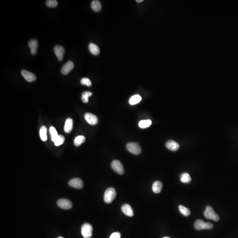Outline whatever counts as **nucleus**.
I'll return each mask as SVG.
<instances>
[{"label":"nucleus","instance_id":"f257e3e1","mask_svg":"<svg viewBox=\"0 0 238 238\" xmlns=\"http://www.w3.org/2000/svg\"><path fill=\"white\" fill-rule=\"evenodd\" d=\"M204 215L206 219L212 220L215 221H218L220 220L219 215L216 213L211 206H206L204 212Z\"/></svg>","mask_w":238,"mask_h":238},{"label":"nucleus","instance_id":"f03ea898","mask_svg":"<svg viewBox=\"0 0 238 238\" xmlns=\"http://www.w3.org/2000/svg\"><path fill=\"white\" fill-rule=\"evenodd\" d=\"M116 191L113 187H109L105 190L104 196V200L106 203H110L116 197Z\"/></svg>","mask_w":238,"mask_h":238},{"label":"nucleus","instance_id":"7ed1b4c3","mask_svg":"<svg viewBox=\"0 0 238 238\" xmlns=\"http://www.w3.org/2000/svg\"><path fill=\"white\" fill-rule=\"evenodd\" d=\"M93 227L89 223H85L81 228V234L83 238H91L92 236Z\"/></svg>","mask_w":238,"mask_h":238},{"label":"nucleus","instance_id":"20e7f679","mask_svg":"<svg viewBox=\"0 0 238 238\" xmlns=\"http://www.w3.org/2000/svg\"><path fill=\"white\" fill-rule=\"evenodd\" d=\"M126 148L129 152L135 155L139 154L142 151L141 147L138 143H128L127 144Z\"/></svg>","mask_w":238,"mask_h":238},{"label":"nucleus","instance_id":"39448f33","mask_svg":"<svg viewBox=\"0 0 238 238\" xmlns=\"http://www.w3.org/2000/svg\"><path fill=\"white\" fill-rule=\"evenodd\" d=\"M111 167L114 171L120 175H122L125 172L124 167L122 163L117 160L112 161L111 163Z\"/></svg>","mask_w":238,"mask_h":238},{"label":"nucleus","instance_id":"423d86ee","mask_svg":"<svg viewBox=\"0 0 238 238\" xmlns=\"http://www.w3.org/2000/svg\"><path fill=\"white\" fill-rule=\"evenodd\" d=\"M57 205L59 208L64 210L70 209L73 206L71 201L67 199H59L57 201Z\"/></svg>","mask_w":238,"mask_h":238},{"label":"nucleus","instance_id":"0eeeda50","mask_svg":"<svg viewBox=\"0 0 238 238\" xmlns=\"http://www.w3.org/2000/svg\"><path fill=\"white\" fill-rule=\"evenodd\" d=\"M68 185L72 187L80 189L83 187V183L81 179L76 178L70 180L69 181Z\"/></svg>","mask_w":238,"mask_h":238},{"label":"nucleus","instance_id":"6e6552de","mask_svg":"<svg viewBox=\"0 0 238 238\" xmlns=\"http://www.w3.org/2000/svg\"><path fill=\"white\" fill-rule=\"evenodd\" d=\"M84 118L86 122L92 125H96L98 123L97 117L91 113H86L84 115Z\"/></svg>","mask_w":238,"mask_h":238},{"label":"nucleus","instance_id":"1a4fd4ad","mask_svg":"<svg viewBox=\"0 0 238 238\" xmlns=\"http://www.w3.org/2000/svg\"><path fill=\"white\" fill-rule=\"evenodd\" d=\"M54 51L59 61H62L63 58L65 53V50L63 47L59 45H57L54 47Z\"/></svg>","mask_w":238,"mask_h":238},{"label":"nucleus","instance_id":"9d476101","mask_svg":"<svg viewBox=\"0 0 238 238\" xmlns=\"http://www.w3.org/2000/svg\"><path fill=\"white\" fill-rule=\"evenodd\" d=\"M74 67L73 62L71 61H68L62 67L61 71L62 73L64 75L68 74L71 71Z\"/></svg>","mask_w":238,"mask_h":238},{"label":"nucleus","instance_id":"9b49d317","mask_svg":"<svg viewBox=\"0 0 238 238\" xmlns=\"http://www.w3.org/2000/svg\"><path fill=\"white\" fill-rule=\"evenodd\" d=\"M21 74L24 79L29 82H32L36 79V76L35 74L25 70H23L21 71Z\"/></svg>","mask_w":238,"mask_h":238},{"label":"nucleus","instance_id":"f8f14e48","mask_svg":"<svg viewBox=\"0 0 238 238\" xmlns=\"http://www.w3.org/2000/svg\"><path fill=\"white\" fill-rule=\"evenodd\" d=\"M121 210L123 213L127 216L131 217L134 215L133 209L131 205L128 204L123 205L121 207Z\"/></svg>","mask_w":238,"mask_h":238},{"label":"nucleus","instance_id":"ddd939ff","mask_svg":"<svg viewBox=\"0 0 238 238\" xmlns=\"http://www.w3.org/2000/svg\"><path fill=\"white\" fill-rule=\"evenodd\" d=\"M165 146L167 148L173 151H176L180 148L178 143L172 140H169L166 143Z\"/></svg>","mask_w":238,"mask_h":238},{"label":"nucleus","instance_id":"4468645a","mask_svg":"<svg viewBox=\"0 0 238 238\" xmlns=\"http://www.w3.org/2000/svg\"><path fill=\"white\" fill-rule=\"evenodd\" d=\"M28 46L30 49V53L33 55L37 53V49L38 47V42L36 39H31L29 42Z\"/></svg>","mask_w":238,"mask_h":238},{"label":"nucleus","instance_id":"2eb2a0df","mask_svg":"<svg viewBox=\"0 0 238 238\" xmlns=\"http://www.w3.org/2000/svg\"><path fill=\"white\" fill-rule=\"evenodd\" d=\"M73 122L71 118H68L66 120L64 127V131L66 133H70L72 131L73 129Z\"/></svg>","mask_w":238,"mask_h":238},{"label":"nucleus","instance_id":"dca6fc26","mask_svg":"<svg viewBox=\"0 0 238 238\" xmlns=\"http://www.w3.org/2000/svg\"><path fill=\"white\" fill-rule=\"evenodd\" d=\"M162 187L163 185L162 183L159 181H156L152 185V190L155 193L158 194L161 192Z\"/></svg>","mask_w":238,"mask_h":238},{"label":"nucleus","instance_id":"f3484780","mask_svg":"<svg viewBox=\"0 0 238 238\" xmlns=\"http://www.w3.org/2000/svg\"><path fill=\"white\" fill-rule=\"evenodd\" d=\"M89 49L92 54L98 55L100 53V49L98 46L94 43H91L89 45Z\"/></svg>","mask_w":238,"mask_h":238},{"label":"nucleus","instance_id":"a211bd4d","mask_svg":"<svg viewBox=\"0 0 238 238\" xmlns=\"http://www.w3.org/2000/svg\"><path fill=\"white\" fill-rule=\"evenodd\" d=\"M91 7L94 12H99L102 9V4L99 1H93L91 4Z\"/></svg>","mask_w":238,"mask_h":238},{"label":"nucleus","instance_id":"6ab92c4d","mask_svg":"<svg viewBox=\"0 0 238 238\" xmlns=\"http://www.w3.org/2000/svg\"><path fill=\"white\" fill-rule=\"evenodd\" d=\"M142 98L138 94L133 95L130 98L129 102L131 105H135L141 102Z\"/></svg>","mask_w":238,"mask_h":238},{"label":"nucleus","instance_id":"aec40b11","mask_svg":"<svg viewBox=\"0 0 238 238\" xmlns=\"http://www.w3.org/2000/svg\"><path fill=\"white\" fill-rule=\"evenodd\" d=\"M180 178H181V182L183 183H189L192 181V178L190 176L189 174L187 172L182 173L180 176Z\"/></svg>","mask_w":238,"mask_h":238},{"label":"nucleus","instance_id":"412c9836","mask_svg":"<svg viewBox=\"0 0 238 238\" xmlns=\"http://www.w3.org/2000/svg\"><path fill=\"white\" fill-rule=\"evenodd\" d=\"M205 222L201 220H198L194 223V228L197 230H204L205 228Z\"/></svg>","mask_w":238,"mask_h":238},{"label":"nucleus","instance_id":"4be33fe9","mask_svg":"<svg viewBox=\"0 0 238 238\" xmlns=\"http://www.w3.org/2000/svg\"><path fill=\"white\" fill-rule=\"evenodd\" d=\"M86 141V138L83 136H78L75 138L74 144L76 147H79L82 143H84Z\"/></svg>","mask_w":238,"mask_h":238},{"label":"nucleus","instance_id":"5701e85b","mask_svg":"<svg viewBox=\"0 0 238 238\" xmlns=\"http://www.w3.org/2000/svg\"><path fill=\"white\" fill-rule=\"evenodd\" d=\"M40 136L41 138L43 141H46L47 139V129L45 126H42L40 130Z\"/></svg>","mask_w":238,"mask_h":238},{"label":"nucleus","instance_id":"b1692460","mask_svg":"<svg viewBox=\"0 0 238 238\" xmlns=\"http://www.w3.org/2000/svg\"><path fill=\"white\" fill-rule=\"evenodd\" d=\"M152 124V121L150 120H141L138 123V126L141 128H146L149 127Z\"/></svg>","mask_w":238,"mask_h":238},{"label":"nucleus","instance_id":"393cba45","mask_svg":"<svg viewBox=\"0 0 238 238\" xmlns=\"http://www.w3.org/2000/svg\"><path fill=\"white\" fill-rule=\"evenodd\" d=\"M178 210H180V212L184 215V216H188L190 215V211L188 208L185 207L182 205H180L178 206Z\"/></svg>","mask_w":238,"mask_h":238},{"label":"nucleus","instance_id":"a878e982","mask_svg":"<svg viewBox=\"0 0 238 238\" xmlns=\"http://www.w3.org/2000/svg\"><path fill=\"white\" fill-rule=\"evenodd\" d=\"M92 95V93L89 91H85L82 93V100L83 102L86 103L89 101V98Z\"/></svg>","mask_w":238,"mask_h":238},{"label":"nucleus","instance_id":"bb28decb","mask_svg":"<svg viewBox=\"0 0 238 238\" xmlns=\"http://www.w3.org/2000/svg\"><path fill=\"white\" fill-rule=\"evenodd\" d=\"M50 131L51 136V139L53 142H55V140L57 138L59 135H58L57 131H56L55 127H51L50 128Z\"/></svg>","mask_w":238,"mask_h":238},{"label":"nucleus","instance_id":"cd10ccee","mask_svg":"<svg viewBox=\"0 0 238 238\" xmlns=\"http://www.w3.org/2000/svg\"><path fill=\"white\" fill-rule=\"evenodd\" d=\"M64 140H65V138L62 135H59L57 138L55 142H54V144L55 146L58 147V146H61L62 144H63L64 143Z\"/></svg>","mask_w":238,"mask_h":238},{"label":"nucleus","instance_id":"c85d7f7f","mask_svg":"<svg viewBox=\"0 0 238 238\" xmlns=\"http://www.w3.org/2000/svg\"><path fill=\"white\" fill-rule=\"evenodd\" d=\"M47 6L49 8H54L58 5L57 1L56 0H49L46 1Z\"/></svg>","mask_w":238,"mask_h":238},{"label":"nucleus","instance_id":"c756f323","mask_svg":"<svg viewBox=\"0 0 238 238\" xmlns=\"http://www.w3.org/2000/svg\"><path fill=\"white\" fill-rule=\"evenodd\" d=\"M81 83L82 84L87 86H91L92 85L90 79L87 78H83L81 80Z\"/></svg>","mask_w":238,"mask_h":238},{"label":"nucleus","instance_id":"7c9ffc66","mask_svg":"<svg viewBox=\"0 0 238 238\" xmlns=\"http://www.w3.org/2000/svg\"><path fill=\"white\" fill-rule=\"evenodd\" d=\"M121 238V234L119 232H113L110 235L109 238Z\"/></svg>","mask_w":238,"mask_h":238},{"label":"nucleus","instance_id":"2f4dec72","mask_svg":"<svg viewBox=\"0 0 238 238\" xmlns=\"http://www.w3.org/2000/svg\"><path fill=\"white\" fill-rule=\"evenodd\" d=\"M213 228V225L212 223L209 222H205V229L206 230H210L212 229Z\"/></svg>","mask_w":238,"mask_h":238},{"label":"nucleus","instance_id":"473e14b6","mask_svg":"<svg viewBox=\"0 0 238 238\" xmlns=\"http://www.w3.org/2000/svg\"><path fill=\"white\" fill-rule=\"evenodd\" d=\"M136 1L138 2V3H141V2L143 1V0H137V1Z\"/></svg>","mask_w":238,"mask_h":238},{"label":"nucleus","instance_id":"72a5a7b5","mask_svg":"<svg viewBox=\"0 0 238 238\" xmlns=\"http://www.w3.org/2000/svg\"><path fill=\"white\" fill-rule=\"evenodd\" d=\"M170 238V237H164V238Z\"/></svg>","mask_w":238,"mask_h":238},{"label":"nucleus","instance_id":"f704fd0d","mask_svg":"<svg viewBox=\"0 0 238 238\" xmlns=\"http://www.w3.org/2000/svg\"><path fill=\"white\" fill-rule=\"evenodd\" d=\"M58 238H64L63 237H62V236H59Z\"/></svg>","mask_w":238,"mask_h":238}]
</instances>
